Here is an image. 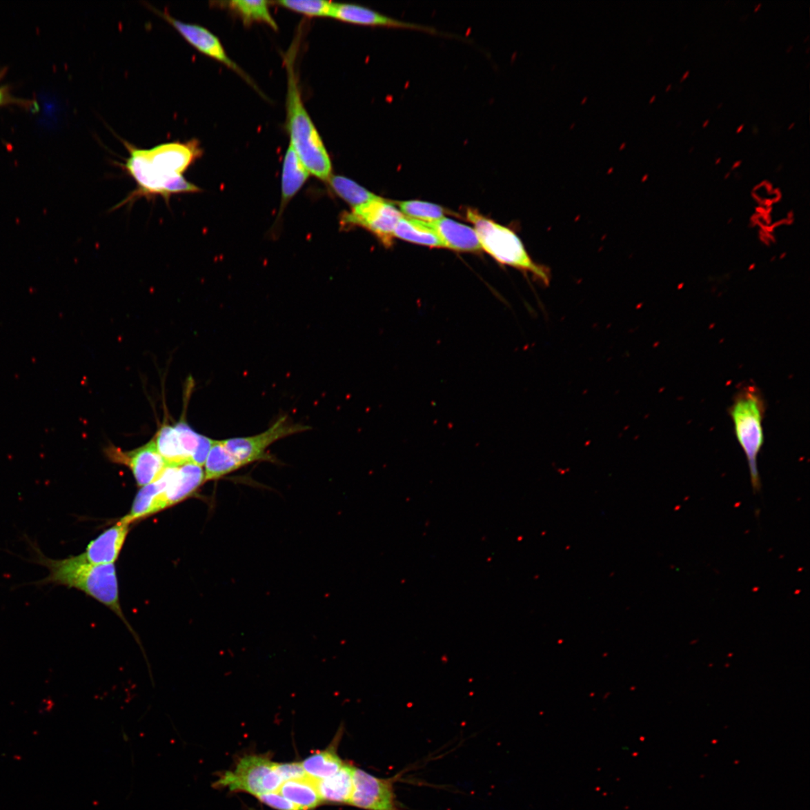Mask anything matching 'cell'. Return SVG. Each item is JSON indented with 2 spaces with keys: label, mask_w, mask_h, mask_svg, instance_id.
Masks as SVG:
<instances>
[{
  "label": "cell",
  "mask_w": 810,
  "mask_h": 810,
  "mask_svg": "<svg viewBox=\"0 0 810 810\" xmlns=\"http://www.w3.org/2000/svg\"><path fill=\"white\" fill-rule=\"evenodd\" d=\"M765 410L762 392L755 386L747 385L737 393L729 411L737 440L747 460L755 493L760 492L762 487L758 456L764 442L762 422Z\"/></svg>",
  "instance_id": "5"
},
{
  "label": "cell",
  "mask_w": 810,
  "mask_h": 810,
  "mask_svg": "<svg viewBox=\"0 0 810 810\" xmlns=\"http://www.w3.org/2000/svg\"><path fill=\"white\" fill-rule=\"evenodd\" d=\"M403 217L404 215L393 204L377 197L344 215L343 222L348 226L367 229L382 241L385 246H391L395 228Z\"/></svg>",
  "instance_id": "8"
},
{
  "label": "cell",
  "mask_w": 810,
  "mask_h": 810,
  "mask_svg": "<svg viewBox=\"0 0 810 810\" xmlns=\"http://www.w3.org/2000/svg\"><path fill=\"white\" fill-rule=\"evenodd\" d=\"M720 161H721V159H720H720H718V161H717V162H716V164H719Z\"/></svg>",
  "instance_id": "42"
},
{
  "label": "cell",
  "mask_w": 810,
  "mask_h": 810,
  "mask_svg": "<svg viewBox=\"0 0 810 810\" xmlns=\"http://www.w3.org/2000/svg\"><path fill=\"white\" fill-rule=\"evenodd\" d=\"M398 205L403 215L427 223H434L444 218L446 213L442 206L424 201H402L398 202Z\"/></svg>",
  "instance_id": "26"
},
{
  "label": "cell",
  "mask_w": 810,
  "mask_h": 810,
  "mask_svg": "<svg viewBox=\"0 0 810 810\" xmlns=\"http://www.w3.org/2000/svg\"><path fill=\"white\" fill-rule=\"evenodd\" d=\"M162 482L158 478L152 484L146 485L137 493L130 513L122 520L132 524L168 508Z\"/></svg>",
  "instance_id": "17"
},
{
  "label": "cell",
  "mask_w": 810,
  "mask_h": 810,
  "mask_svg": "<svg viewBox=\"0 0 810 810\" xmlns=\"http://www.w3.org/2000/svg\"><path fill=\"white\" fill-rule=\"evenodd\" d=\"M343 733L344 727H341L328 747L301 762L308 777L320 780L329 778L340 771L344 763L338 754V747Z\"/></svg>",
  "instance_id": "15"
},
{
  "label": "cell",
  "mask_w": 810,
  "mask_h": 810,
  "mask_svg": "<svg viewBox=\"0 0 810 810\" xmlns=\"http://www.w3.org/2000/svg\"><path fill=\"white\" fill-rule=\"evenodd\" d=\"M281 7L308 17H333L335 3L322 0H283Z\"/></svg>",
  "instance_id": "27"
},
{
  "label": "cell",
  "mask_w": 810,
  "mask_h": 810,
  "mask_svg": "<svg viewBox=\"0 0 810 810\" xmlns=\"http://www.w3.org/2000/svg\"><path fill=\"white\" fill-rule=\"evenodd\" d=\"M124 144L129 157L119 166L135 180L137 188L119 206L139 198L150 199L158 196L169 203L173 195L201 192L184 176L203 156L199 141L169 142L151 149L137 148L127 141Z\"/></svg>",
  "instance_id": "1"
},
{
  "label": "cell",
  "mask_w": 810,
  "mask_h": 810,
  "mask_svg": "<svg viewBox=\"0 0 810 810\" xmlns=\"http://www.w3.org/2000/svg\"><path fill=\"white\" fill-rule=\"evenodd\" d=\"M353 788L349 805L365 810H402L393 779H382L353 768Z\"/></svg>",
  "instance_id": "9"
},
{
  "label": "cell",
  "mask_w": 810,
  "mask_h": 810,
  "mask_svg": "<svg viewBox=\"0 0 810 810\" xmlns=\"http://www.w3.org/2000/svg\"><path fill=\"white\" fill-rule=\"evenodd\" d=\"M311 429L308 426L295 423L288 415H283L264 433L227 439L223 443L241 468L259 462L278 464L277 458L267 451L270 446L281 439Z\"/></svg>",
  "instance_id": "7"
},
{
  "label": "cell",
  "mask_w": 810,
  "mask_h": 810,
  "mask_svg": "<svg viewBox=\"0 0 810 810\" xmlns=\"http://www.w3.org/2000/svg\"><path fill=\"white\" fill-rule=\"evenodd\" d=\"M3 100H4V95H3V92L1 90H0V104H1V103L3 101Z\"/></svg>",
  "instance_id": "34"
},
{
  "label": "cell",
  "mask_w": 810,
  "mask_h": 810,
  "mask_svg": "<svg viewBox=\"0 0 810 810\" xmlns=\"http://www.w3.org/2000/svg\"><path fill=\"white\" fill-rule=\"evenodd\" d=\"M296 43L286 55L288 73L287 117L290 146L311 174L322 180H329L332 163L325 145L302 99L295 71Z\"/></svg>",
  "instance_id": "3"
},
{
  "label": "cell",
  "mask_w": 810,
  "mask_h": 810,
  "mask_svg": "<svg viewBox=\"0 0 810 810\" xmlns=\"http://www.w3.org/2000/svg\"><path fill=\"white\" fill-rule=\"evenodd\" d=\"M277 766V762L268 756L246 755L239 758L235 769L221 774L213 787L228 789L230 792H246L255 797L277 791L283 780Z\"/></svg>",
  "instance_id": "6"
},
{
  "label": "cell",
  "mask_w": 810,
  "mask_h": 810,
  "mask_svg": "<svg viewBox=\"0 0 810 810\" xmlns=\"http://www.w3.org/2000/svg\"><path fill=\"white\" fill-rule=\"evenodd\" d=\"M277 769L283 782L290 780L303 778L308 776L301 762L277 763Z\"/></svg>",
  "instance_id": "31"
},
{
  "label": "cell",
  "mask_w": 810,
  "mask_h": 810,
  "mask_svg": "<svg viewBox=\"0 0 810 810\" xmlns=\"http://www.w3.org/2000/svg\"><path fill=\"white\" fill-rule=\"evenodd\" d=\"M174 427L187 457L192 462V456L199 446L201 435L196 433L185 421L179 422Z\"/></svg>",
  "instance_id": "28"
},
{
  "label": "cell",
  "mask_w": 810,
  "mask_h": 810,
  "mask_svg": "<svg viewBox=\"0 0 810 810\" xmlns=\"http://www.w3.org/2000/svg\"><path fill=\"white\" fill-rule=\"evenodd\" d=\"M467 219L475 226L482 249L500 264L514 267L549 286L551 271L530 256L516 233L491 220L475 210H468Z\"/></svg>",
  "instance_id": "4"
},
{
  "label": "cell",
  "mask_w": 810,
  "mask_h": 810,
  "mask_svg": "<svg viewBox=\"0 0 810 810\" xmlns=\"http://www.w3.org/2000/svg\"><path fill=\"white\" fill-rule=\"evenodd\" d=\"M722 106V103L721 102V103H720V105H719V106H718V108H720Z\"/></svg>",
  "instance_id": "43"
},
{
  "label": "cell",
  "mask_w": 810,
  "mask_h": 810,
  "mask_svg": "<svg viewBox=\"0 0 810 810\" xmlns=\"http://www.w3.org/2000/svg\"><path fill=\"white\" fill-rule=\"evenodd\" d=\"M309 172L299 159L297 153L289 146L284 156L281 177L282 204H288L304 186Z\"/></svg>",
  "instance_id": "20"
},
{
  "label": "cell",
  "mask_w": 810,
  "mask_h": 810,
  "mask_svg": "<svg viewBox=\"0 0 810 810\" xmlns=\"http://www.w3.org/2000/svg\"><path fill=\"white\" fill-rule=\"evenodd\" d=\"M761 7H762V3L758 4V5H757V6L755 7L754 12H757L758 10H760V8H761Z\"/></svg>",
  "instance_id": "35"
},
{
  "label": "cell",
  "mask_w": 810,
  "mask_h": 810,
  "mask_svg": "<svg viewBox=\"0 0 810 810\" xmlns=\"http://www.w3.org/2000/svg\"><path fill=\"white\" fill-rule=\"evenodd\" d=\"M277 791L302 810H311L323 804L317 780L308 776L284 781Z\"/></svg>",
  "instance_id": "19"
},
{
  "label": "cell",
  "mask_w": 810,
  "mask_h": 810,
  "mask_svg": "<svg viewBox=\"0 0 810 810\" xmlns=\"http://www.w3.org/2000/svg\"><path fill=\"white\" fill-rule=\"evenodd\" d=\"M432 224L444 247L458 252H479L482 249L475 230L454 220L443 218Z\"/></svg>",
  "instance_id": "16"
},
{
  "label": "cell",
  "mask_w": 810,
  "mask_h": 810,
  "mask_svg": "<svg viewBox=\"0 0 810 810\" xmlns=\"http://www.w3.org/2000/svg\"><path fill=\"white\" fill-rule=\"evenodd\" d=\"M355 767L344 764L332 777L317 780V786L323 803L349 804L352 796Z\"/></svg>",
  "instance_id": "18"
},
{
  "label": "cell",
  "mask_w": 810,
  "mask_h": 810,
  "mask_svg": "<svg viewBox=\"0 0 810 810\" xmlns=\"http://www.w3.org/2000/svg\"><path fill=\"white\" fill-rule=\"evenodd\" d=\"M744 128V124H741L740 126L738 127L737 130H736V133L738 134V133L742 132Z\"/></svg>",
  "instance_id": "33"
},
{
  "label": "cell",
  "mask_w": 810,
  "mask_h": 810,
  "mask_svg": "<svg viewBox=\"0 0 810 810\" xmlns=\"http://www.w3.org/2000/svg\"><path fill=\"white\" fill-rule=\"evenodd\" d=\"M159 477L168 507L191 497L206 482L203 467L192 462L179 466L168 465Z\"/></svg>",
  "instance_id": "12"
},
{
  "label": "cell",
  "mask_w": 810,
  "mask_h": 810,
  "mask_svg": "<svg viewBox=\"0 0 810 810\" xmlns=\"http://www.w3.org/2000/svg\"><path fill=\"white\" fill-rule=\"evenodd\" d=\"M753 195L758 204L768 206V208L779 200L778 192L771 184L765 182L755 187Z\"/></svg>",
  "instance_id": "30"
},
{
  "label": "cell",
  "mask_w": 810,
  "mask_h": 810,
  "mask_svg": "<svg viewBox=\"0 0 810 810\" xmlns=\"http://www.w3.org/2000/svg\"><path fill=\"white\" fill-rule=\"evenodd\" d=\"M789 48V50H787V52H788V53H789V52H790V50H791L793 48V46H790Z\"/></svg>",
  "instance_id": "41"
},
{
  "label": "cell",
  "mask_w": 810,
  "mask_h": 810,
  "mask_svg": "<svg viewBox=\"0 0 810 810\" xmlns=\"http://www.w3.org/2000/svg\"><path fill=\"white\" fill-rule=\"evenodd\" d=\"M689 72H689V70H687L686 72H684V74L683 75V76L682 77V79H680V82H683L684 81H685L687 79L688 76L689 75Z\"/></svg>",
  "instance_id": "32"
},
{
  "label": "cell",
  "mask_w": 810,
  "mask_h": 810,
  "mask_svg": "<svg viewBox=\"0 0 810 810\" xmlns=\"http://www.w3.org/2000/svg\"><path fill=\"white\" fill-rule=\"evenodd\" d=\"M28 540L32 551L31 562L44 566L48 571L46 578L37 585H60L75 589L105 605L122 620L144 653L139 635L128 622L120 604L118 580L115 565L93 564L81 555L55 560L46 556L36 542Z\"/></svg>",
  "instance_id": "2"
},
{
  "label": "cell",
  "mask_w": 810,
  "mask_h": 810,
  "mask_svg": "<svg viewBox=\"0 0 810 810\" xmlns=\"http://www.w3.org/2000/svg\"><path fill=\"white\" fill-rule=\"evenodd\" d=\"M226 6L237 14L246 24L254 22L264 23L273 30H277V23L270 10L268 1L263 0H235L226 2Z\"/></svg>",
  "instance_id": "24"
},
{
  "label": "cell",
  "mask_w": 810,
  "mask_h": 810,
  "mask_svg": "<svg viewBox=\"0 0 810 810\" xmlns=\"http://www.w3.org/2000/svg\"><path fill=\"white\" fill-rule=\"evenodd\" d=\"M263 804L277 810H302L299 807L292 803L278 791L265 793L255 796Z\"/></svg>",
  "instance_id": "29"
},
{
  "label": "cell",
  "mask_w": 810,
  "mask_h": 810,
  "mask_svg": "<svg viewBox=\"0 0 810 810\" xmlns=\"http://www.w3.org/2000/svg\"><path fill=\"white\" fill-rule=\"evenodd\" d=\"M394 237L429 247H444L432 224L415 219H401L395 228Z\"/></svg>",
  "instance_id": "21"
},
{
  "label": "cell",
  "mask_w": 810,
  "mask_h": 810,
  "mask_svg": "<svg viewBox=\"0 0 810 810\" xmlns=\"http://www.w3.org/2000/svg\"><path fill=\"white\" fill-rule=\"evenodd\" d=\"M117 452L112 454L115 460L130 468L137 485L141 487L156 481L168 466L154 440L131 452Z\"/></svg>",
  "instance_id": "13"
},
{
  "label": "cell",
  "mask_w": 810,
  "mask_h": 810,
  "mask_svg": "<svg viewBox=\"0 0 810 810\" xmlns=\"http://www.w3.org/2000/svg\"><path fill=\"white\" fill-rule=\"evenodd\" d=\"M740 164H741V161H737V162L735 164V165H734L733 168H735V167H738V166H739L740 165Z\"/></svg>",
  "instance_id": "38"
},
{
  "label": "cell",
  "mask_w": 810,
  "mask_h": 810,
  "mask_svg": "<svg viewBox=\"0 0 810 810\" xmlns=\"http://www.w3.org/2000/svg\"><path fill=\"white\" fill-rule=\"evenodd\" d=\"M333 19L350 24L365 26L371 28L411 30L423 32L432 35L449 38H460L451 33L444 32L429 26L411 23L392 18L372 8L351 3H336ZM462 39V38H460Z\"/></svg>",
  "instance_id": "10"
},
{
  "label": "cell",
  "mask_w": 810,
  "mask_h": 810,
  "mask_svg": "<svg viewBox=\"0 0 810 810\" xmlns=\"http://www.w3.org/2000/svg\"><path fill=\"white\" fill-rule=\"evenodd\" d=\"M157 450L164 460L170 466H179L189 461L175 427L163 426L159 431L156 440Z\"/></svg>",
  "instance_id": "23"
},
{
  "label": "cell",
  "mask_w": 810,
  "mask_h": 810,
  "mask_svg": "<svg viewBox=\"0 0 810 810\" xmlns=\"http://www.w3.org/2000/svg\"><path fill=\"white\" fill-rule=\"evenodd\" d=\"M709 123H710V119H706L704 123L702 125V127L706 128L707 126H709Z\"/></svg>",
  "instance_id": "36"
},
{
  "label": "cell",
  "mask_w": 810,
  "mask_h": 810,
  "mask_svg": "<svg viewBox=\"0 0 810 810\" xmlns=\"http://www.w3.org/2000/svg\"><path fill=\"white\" fill-rule=\"evenodd\" d=\"M655 99H656V96H655V95H654V96H653V97L651 98L650 103H652Z\"/></svg>",
  "instance_id": "40"
},
{
  "label": "cell",
  "mask_w": 810,
  "mask_h": 810,
  "mask_svg": "<svg viewBox=\"0 0 810 810\" xmlns=\"http://www.w3.org/2000/svg\"><path fill=\"white\" fill-rule=\"evenodd\" d=\"M671 88H672V85H671V84H669V85H668V87H667V88H666V92H669V91L671 90Z\"/></svg>",
  "instance_id": "39"
},
{
  "label": "cell",
  "mask_w": 810,
  "mask_h": 810,
  "mask_svg": "<svg viewBox=\"0 0 810 810\" xmlns=\"http://www.w3.org/2000/svg\"><path fill=\"white\" fill-rule=\"evenodd\" d=\"M796 126V124H795V123H792V124H791L789 125V126L788 127V129H789V130H791V129H792L793 128H794V126Z\"/></svg>",
  "instance_id": "37"
},
{
  "label": "cell",
  "mask_w": 810,
  "mask_h": 810,
  "mask_svg": "<svg viewBox=\"0 0 810 810\" xmlns=\"http://www.w3.org/2000/svg\"><path fill=\"white\" fill-rule=\"evenodd\" d=\"M154 11L170 23L189 45H191L200 53L217 60L241 76L246 77L239 66L228 57L219 38L210 30L200 25L176 20L167 11L161 12L157 10H154Z\"/></svg>",
  "instance_id": "11"
},
{
  "label": "cell",
  "mask_w": 810,
  "mask_h": 810,
  "mask_svg": "<svg viewBox=\"0 0 810 810\" xmlns=\"http://www.w3.org/2000/svg\"><path fill=\"white\" fill-rule=\"evenodd\" d=\"M329 180L334 192L353 206V208L373 201L378 197L349 178L334 176Z\"/></svg>",
  "instance_id": "25"
},
{
  "label": "cell",
  "mask_w": 810,
  "mask_h": 810,
  "mask_svg": "<svg viewBox=\"0 0 810 810\" xmlns=\"http://www.w3.org/2000/svg\"><path fill=\"white\" fill-rule=\"evenodd\" d=\"M129 528L130 524L120 520L92 541L82 555L93 564H113L121 551Z\"/></svg>",
  "instance_id": "14"
},
{
  "label": "cell",
  "mask_w": 810,
  "mask_h": 810,
  "mask_svg": "<svg viewBox=\"0 0 810 810\" xmlns=\"http://www.w3.org/2000/svg\"><path fill=\"white\" fill-rule=\"evenodd\" d=\"M223 441H215L204 464L205 481L219 480L241 469Z\"/></svg>",
  "instance_id": "22"
}]
</instances>
